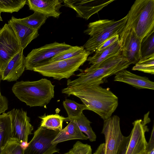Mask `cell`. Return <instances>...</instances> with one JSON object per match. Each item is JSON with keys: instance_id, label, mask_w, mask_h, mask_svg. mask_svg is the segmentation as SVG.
<instances>
[{"instance_id": "ac0fdd59", "label": "cell", "mask_w": 154, "mask_h": 154, "mask_svg": "<svg viewBox=\"0 0 154 154\" xmlns=\"http://www.w3.org/2000/svg\"><path fill=\"white\" fill-rule=\"evenodd\" d=\"M114 80L125 83L138 89H154V82L148 78L137 75L125 69L116 73Z\"/></svg>"}, {"instance_id": "83f0119b", "label": "cell", "mask_w": 154, "mask_h": 154, "mask_svg": "<svg viewBox=\"0 0 154 154\" xmlns=\"http://www.w3.org/2000/svg\"><path fill=\"white\" fill-rule=\"evenodd\" d=\"M25 149L20 142L11 138L2 148L1 154H24Z\"/></svg>"}, {"instance_id": "4fadbf2b", "label": "cell", "mask_w": 154, "mask_h": 154, "mask_svg": "<svg viewBox=\"0 0 154 154\" xmlns=\"http://www.w3.org/2000/svg\"><path fill=\"white\" fill-rule=\"evenodd\" d=\"M111 0H63L64 5L73 9L78 17L88 20L104 7L114 1Z\"/></svg>"}, {"instance_id": "603a6c76", "label": "cell", "mask_w": 154, "mask_h": 154, "mask_svg": "<svg viewBox=\"0 0 154 154\" xmlns=\"http://www.w3.org/2000/svg\"><path fill=\"white\" fill-rule=\"evenodd\" d=\"M63 105L68 115L65 118V122L79 117L85 110H88L84 104L77 103L74 100L66 99L63 102Z\"/></svg>"}, {"instance_id": "9c48e42d", "label": "cell", "mask_w": 154, "mask_h": 154, "mask_svg": "<svg viewBox=\"0 0 154 154\" xmlns=\"http://www.w3.org/2000/svg\"><path fill=\"white\" fill-rule=\"evenodd\" d=\"M22 50L13 30L5 23L0 28V75L9 61Z\"/></svg>"}, {"instance_id": "8fae6325", "label": "cell", "mask_w": 154, "mask_h": 154, "mask_svg": "<svg viewBox=\"0 0 154 154\" xmlns=\"http://www.w3.org/2000/svg\"><path fill=\"white\" fill-rule=\"evenodd\" d=\"M120 119L114 115L104 120L101 132L105 138V154H116L123 140L120 128Z\"/></svg>"}, {"instance_id": "ba28073f", "label": "cell", "mask_w": 154, "mask_h": 154, "mask_svg": "<svg viewBox=\"0 0 154 154\" xmlns=\"http://www.w3.org/2000/svg\"><path fill=\"white\" fill-rule=\"evenodd\" d=\"M60 131L47 129L40 126L24 150V154H53L59 152L57 144L51 142Z\"/></svg>"}, {"instance_id": "5b68a950", "label": "cell", "mask_w": 154, "mask_h": 154, "mask_svg": "<svg viewBox=\"0 0 154 154\" xmlns=\"http://www.w3.org/2000/svg\"><path fill=\"white\" fill-rule=\"evenodd\" d=\"M132 64L122 53L111 57L101 63L95 69L77 75L79 77L72 80H68L67 87L85 84L103 80L105 78L125 69Z\"/></svg>"}, {"instance_id": "d590c367", "label": "cell", "mask_w": 154, "mask_h": 154, "mask_svg": "<svg viewBox=\"0 0 154 154\" xmlns=\"http://www.w3.org/2000/svg\"><path fill=\"white\" fill-rule=\"evenodd\" d=\"M0 80H1V77H0ZM4 96L2 95V94L1 93V92H0V98H3Z\"/></svg>"}, {"instance_id": "d6986e66", "label": "cell", "mask_w": 154, "mask_h": 154, "mask_svg": "<svg viewBox=\"0 0 154 154\" xmlns=\"http://www.w3.org/2000/svg\"><path fill=\"white\" fill-rule=\"evenodd\" d=\"M122 53L119 40L102 50L95 52V54L88 58L89 64L91 65L82 71L86 72L95 69L101 63L109 58Z\"/></svg>"}, {"instance_id": "74e56055", "label": "cell", "mask_w": 154, "mask_h": 154, "mask_svg": "<svg viewBox=\"0 0 154 154\" xmlns=\"http://www.w3.org/2000/svg\"><path fill=\"white\" fill-rule=\"evenodd\" d=\"M140 154H147V152L146 150L143 153Z\"/></svg>"}, {"instance_id": "d4e9b609", "label": "cell", "mask_w": 154, "mask_h": 154, "mask_svg": "<svg viewBox=\"0 0 154 154\" xmlns=\"http://www.w3.org/2000/svg\"><path fill=\"white\" fill-rule=\"evenodd\" d=\"M48 17L39 13L35 12L32 15L27 17L17 19L16 20L32 29L38 30L45 23Z\"/></svg>"}, {"instance_id": "9a60e30c", "label": "cell", "mask_w": 154, "mask_h": 154, "mask_svg": "<svg viewBox=\"0 0 154 154\" xmlns=\"http://www.w3.org/2000/svg\"><path fill=\"white\" fill-rule=\"evenodd\" d=\"M23 51L22 50L9 61L0 75L1 80L16 81L22 75L25 69V57Z\"/></svg>"}, {"instance_id": "8d00e7d4", "label": "cell", "mask_w": 154, "mask_h": 154, "mask_svg": "<svg viewBox=\"0 0 154 154\" xmlns=\"http://www.w3.org/2000/svg\"><path fill=\"white\" fill-rule=\"evenodd\" d=\"M1 12L0 11V21H2L3 20L2 19V18L1 17Z\"/></svg>"}, {"instance_id": "30bf717a", "label": "cell", "mask_w": 154, "mask_h": 154, "mask_svg": "<svg viewBox=\"0 0 154 154\" xmlns=\"http://www.w3.org/2000/svg\"><path fill=\"white\" fill-rule=\"evenodd\" d=\"M11 116V138L20 142L25 148L29 135L32 134L33 126L26 111L22 109H14L8 112Z\"/></svg>"}, {"instance_id": "52a82bcc", "label": "cell", "mask_w": 154, "mask_h": 154, "mask_svg": "<svg viewBox=\"0 0 154 154\" xmlns=\"http://www.w3.org/2000/svg\"><path fill=\"white\" fill-rule=\"evenodd\" d=\"M72 46L65 42H55L33 49L25 57V69L33 70L35 68L49 63L54 57L69 49Z\"/></svg>"}, {"instance_id": "6da1fadb", "label": "cell", "mask_w": 154, "mask_h": 154, "mask_svg": "<svg viewBox=\"0 0 154 154\" xmlns=\"http://www.w3.org/2000/svg\"><path fill=\"white\" fill-rule=\"evenodd\" d=\"M104 80L63 88V94L79 98L88 110L95 112L104 120L111 116L118 105V98L109 88L100 85Z\"/></svg>"}, {"instance_id": "1f68e13d", "label": "cell", "mask_w": 154, "mask_h": 154, "mask_svg": "<svg viewBox=\"0 0 154 154\" xmlns=\"http://www.w3.org/2000/svg\"><path fill=\"white\" fill-rule=\"evenodd\" d=\"M119 37V35H116L106 40L97 48L95 52L101 51L109 46L118 40Z\"/></svg>"}, {"instance_id": "d6a6232c", "label": "cell", "mask_w": 154, "mask_h": 154, "mask_svg": "<svg viewBox=\"0 0 154 154\" xmlns=\"http://www.w3.org/2000/svg\"><path fill=\"white\" fill-rule=\"evenodd\" d=\"M146 151L147 154H154V127L153 125L149 140L147 143Z\"/></svg>"}, {"instance_id": "7402d4cb", "label": "cell", "mask_w": 154, "mask_h": 154, "mask_svg": "<svg viewBox=\"0 0 154 154\" xmlns=\"http://www.w3.org/2000/svg\"><path fill=\"white\" fill-rule=\"evenodd\" d=\"M41 119L40 127L55 131H60L62 129L63 122L65 118L57 114L39 116Z\"/></svg>"}, {"instance_id": "3957f363", "label": "cell", "mask_w": 154, "mask_h": 154, "mask_svg": "<svg viewBox=\"0 0 154 154\" xmlns=\"http://www.w3.org/2000/svg\"><path fill=\"white\" fill-rule=\"evenodd\" d=\"M125 26L134 29L142 41L154 31V0H136L127 14Z\"/></svg>"}, {"instance_id": "4316f807", "label": "cell", "mask_w": 154, "mask_h": 154, "mask_svg": "<svg viewBox=\"0 0 154 154\" xmlns=\"http://www.w3.org/2000/svg\"><path fill=\"white\" fill-rule=\"evenodd\" d=\"M27 2L26 0H0V11L11 13L17 12L27 4Z\"/></svg>"}, {"instance_id": "836d02e7", "label": "cell", "mask_w": 154, "mask_h": 154, "mask_svg": "<svg viewBox=\"0 0 154 154\" xmlns=\"http://www.w3.org/2000/svg\"><path fill=\"white\" fill-rule=\"evenodd\" d=\"M130 135L124 137L123 141L116 154H126L130 140Z\"/></svg>"}, {"instance_id": "44dd1931", "label": "cell", "mask_w": 154, "mask_h": 154, "mask_svg": "<svg viewBox=\"0 0 154 154\" xmlns=\"http://www.w3.org/2000/svg\"><path fill=\"white\" fill-rule=\"evenodd\" d=\"M11 121L8 112L0 115V154L2 148L11 138Z\"/></svg>"}, {"instance_id": "5bb4252c", "label": "cell", "mask_w": 154, "mask_h": 154, "mask_svg": "<svg viewBox=\"0 0 154 154\" xmlns=\"http://www.w3.org/2000/svg\"><path fill=\"white\" fill-rule=\"evenodd\" d=\"M130 134V140L126 154H140L146 150L147 142L145 133L149 131L147 124L141 119L135 121Z\"/></svg>"}, {"instance_id": "f1b7e54d", "label": "cell", "mask_w": 154, "mask_h": 154, "mask_svg": "<svg viewBox=\"0 0 154 154\" xmlns=\"http://www.w3.org/2000/svg\"><path fill=\"white\" fill-rule=\"evenodd\" d=\"M140 51L141 57L154 54V31L142 39Z\"/></svg>"}, {"instance_id": "cb8c5ba5", "label": "cell", "mask_w": 154, "mask_h": 154, "mask_svg": "<svg viewBox=\"0 0 154 154\" xmlns=\"http://www.w3.org/2000/svg\"><path fill=\"white\" fill-rule=\"evenodd\" d=\"M68 122H72L75 123L80 130L86 135L90 141H96L97 136L91 126V122L85 117L83 113L79 117L70 119Z\"/></svg>"}, {"instance_id": "2e32d148", "label": "cell", "mask_w": 154, "mask_h": 154, "mask_svg": "<svg viewBox=\"0 0 154 154\" xmlns=\"http://www.w3.org/2000/svg\"><path fill=\"white\" fill-rule=\"evenodd\" d=\"M12 16L8 24L13 30L22 49L23 50L38 36V30L31 28L16 20Z\"/></svg>"}, {"instance_id": "8992f818", "label": "cell", "mask_w": 154, "mask_h": 154, "mask_svg": "<svg viewBox=\"0 0 154 154\" xmlns=\"http://www.w3.org/2000/svg\"><path fill=\"white\" fill-rule=\"evenodd\" d=\"M91 53L85 50L71 58L52 62L35 68L33 71L43 76L51 77L55 79H68L74 75L75 72L84 64Z\"/></svg>"}, {"instance_id": "277c9868", "label": "cell", "mask_w": 154, "mask_h": 154, "mask_svg": "<svg viewBox=\"0 0 154 154\" xmlns=\"http://www.w3.org/2000/svg\"><path fill=\"white\" fill-rule=\"evenodd\" d=\"M127 14L118 20H100L90 23L84 33L90 37L82 46L86 51L95 52L104 42L116 35H119L126 23Z\"/></svg>"}, {"instance_id": "7c38bea8", "label": "cell", "mask_w": 154, "mask_h": 154, "mask_svg": "<svg viewBox=\"0 0 154 154\" xmlns=\"http://www.w3.org/2000/svg\"><path fill=\"white\" fill-rule=\"evenodd\" d=\"M119 40L122 55L131 64H135L141 58V40L134 29L125 26Z\"/></svg>"}, {"instance_id": "7a4b0ae2", "label": "cell", "mask_w": 154, "mask_h": 154, "mask_svg": "<svg viewBox=\"0 0 154 154\" xmlns=\"http://www.w3.org/2000/svg\"><path fill=\"white\" fill-rule=\"evenodd\" d=\"M46 79L34 81H21L13 85L12 90L20 101L30 107L45 106L54 97V87Z\"/></svg>"}, {"instance_id": "e575fe53", "label": "cell", "mask_w": 154, "mask_h": 154, "mask_svg": "<svg viewBox=\"0 0 154 154\" xmlns=\"http://www.w3.org/2000/svg\"><path fill=\"white\" fill-rule=\"evenodd\" d=\"M93 154H105V144H100Z\"/></svg>"}, {"instance_id": "ffe728a7", "label": "cell", "mask_w": 154, "mask_h": 154, "mask_svg": "<svg viewBox=\"0 0 154 154\" xmlns=\"http://www.w3.org/2000/svg\"><path fill=\"white\" fill-rule=\"evenodd\" d=\"M88 139V137L80 130L75 123L70 122L65 128L59 131L52 141L51 143L57 144L70 140H87Z\"/></svg>"}, {"instance_id": "f546056e", "label": "cell", "mask_w": 154, "mask_h": 154, "mask_svg": "<svg viewBox=\"0 0 154 154\" xmlns=\"http://www.w3.org/2000/svg\"><path fill=\"white\" fill-rule=\"evenodd\" d=\"M85 50L82 46H72L69 49L53 57L50 63L71 58L84 52Z\"/></svg>"}, {"instance_id": "e0dca14e", "label": "cell", "mask_w": 154, "mask_h": 154, "mask_svg": "<svg viewBox=\"0 0 154 154\" xmlns=\"http://www.w3.org/2000/svg\"><path fill=\"white\" fill-rule=\"evenodd\" d=\"M63 2L61 0H28L27 4L30 10L47 17L57 18L61 14L60 9Z\"/></svg>"}, {"instance_id": "4dcf8cb0", "label": "cell", "mask_w": 154, "mask_h": 154, "mask_svg": "<svg viewBox=\"0 0 154 154\" xmlns=\"http://www.w3.org/2000/svg\"><path fill=\"white\" fill-rule=\"evenodd\" d=\"M92 151L90 145L77 141L71 149L64 154H92Z\"/></svg>"}, {"instance_id": "484cf974", "label": "cell", "mask_w": 154, "mask_h": 154, "mask_svg": "<svg viewBox=\"0 0 154 154\" xmlns=\"http://www.w3.org/2000/svg\"><path fill=\"white\" fill-rule=\"evenodd\" d=\"M145 73L154 74V54L142 57L132 68Z\"/></svg>"}]
</instances>
